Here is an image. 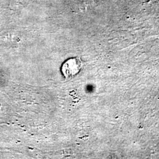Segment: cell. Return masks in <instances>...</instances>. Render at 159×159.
<instances>
[{
    "instance_id": "obj_1",
    "label": "cell",
    "mask_w": 159,
    "mask_h": 159,
    "mask_svg": "<svg viewBox=\"0 0 159 159\" xmlns=\"http://www.w3.org/2000/svg\"><path fill=\"white\" fill-rule=\"evenodd\" d=\"M81 67V63L78 59L70 58L63 64L61 71L66 78L70 79L79 73Z\"/></svg>"
}]
</instances>
